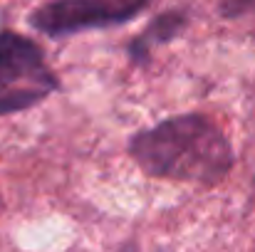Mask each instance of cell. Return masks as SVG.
I'll return each mask as SVG.
<instances>
[{"label":"cell","mask_w":255,"mask_h":252,"mask_svg":"<svg viewBox=\"0 0 255 252\" xmlns=\"http://www.w3.org/2000/svg\"><path fill=\"white\" fill-rule=\"evenodd\" d=\"M131 159L154 178L218 183L233 166L226 134L203 114H181L136 134L129 141Z\"/></svg>","instance_id":"obj_1"},{"label":"cell","mask_w":255,"mask_h":252,"mask_svg":"<svg viewBox=\"0 0 255 252\" xmlns=\"http://www.w3.org/2000/svg\"><path fill=\"white\" fill-rule=\"evenodd\" d=\"M186 22H188V20H186V12H181V10L161 12V15L129 45V57H131L134 62H144L156 45H164V42L173 40L176 35H181L183 27H186Z\"/></svg>","instance_id":"obj_4"},{"label":"cell","mask_w":255,"mask_h":252,"mask_svg":"<svg viewBox=\"0 0 255 252\" xmlns=\"http://www.w3.org/2000/svg\"><path fill=\"white\" fill-rule=\"evenodd\" d=\"M218 12L226 20H238L243 15H255V0H221Z\"/></svg>","instance_id":"obj_5"},{"label":"cell","mask_w":255,"mask_h":252,"mask_svg":"<svg viewBox=\"0 0 255 252\" xmlns=\"http://www.w3.org/2000/svg\"><path fill=\"white\" fill-rule=\"evenodd\" d=\"M57 89V77L45 65L40 45L2 30L0 32V116L40 104Z\"/></svg>","instance_id":"obj_2"},{"label":"cell","mask_w":255,"mask_h":252,"mask_svg":"<svg viewBox=\"0 0 255 252\" xmlns=\"http://www.w3.org/2000/svg\"><path fill=\"white\" fill-rule=\"evenodd\" d=\"M151 0H52L30 15V25L47 37L124 25L141 15Z\"/></svg>","instance_id":"obj_3"}]
</instances>
